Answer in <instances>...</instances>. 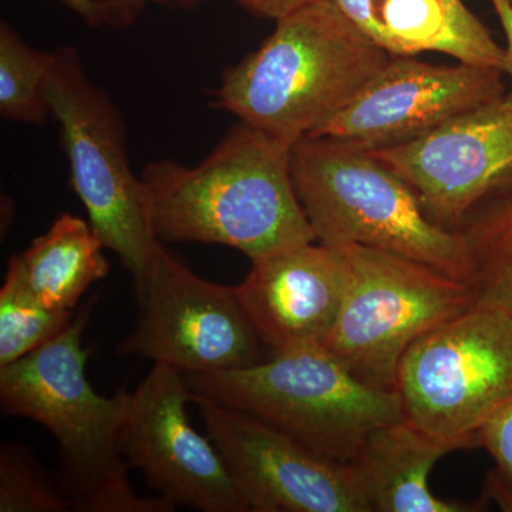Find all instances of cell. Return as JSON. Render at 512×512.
Masks as SVG:
<instances>
[{
    "label": "cell",
    "mask_w": 512,
    "mask_h": 512,
    "mask_svg": "<svg viewBox=\"0 0 512 512\" xmlns=\"http://www.w3.org/2000/svg\"><path fill=\"white\" fill-rule=\"evenodd\" d=\"M503 70L460 63L431 64L392 56L352 100L309 136L357 146H399L505 96Z\"/></svg>",
    "instance_id": "obj_12"
},
{
    "label": "cell",
    "mask_w": 512,
    "mask_h": 512,
    "mask_svg": "<svg viewBox=\"0 0 512 512\" xmlns=\"http://www.w3.org/2000/svg\"><path fill=\"white\" fill-rule=\"evenodd\" d=\"M510 2L512 3V0H510Z\"/></svg>",
    "instance_id": "obj_27"
},
{
    "label": "cell",
    "mask_w": 512,
    "mask_h": 512,
    "mask_svg": "<svg viewBox=\"0 0 512 512\" xmlns=\"http://www.w3.org/2000/svg\"><path fill=\"white\" fill-rule=\"evenodd\" d=\"M390 57L335 0H313L276 20L258 50L222 73L214 106L293 146L342 110Z\"/></svg>",
    "instance_id": "obj_3"
},
{
    "label": "cell",
    "mask_w": 512,
    "mask_h": 512,
    "mask_svg": "<svg viewBox=\"0 0 512 512\" xmlns=\"http://www.w3.org/2000/svg\"><path fill=\"white\" fill-rule=\"evenodd\" d=\"M291 150L238 121L195 167L147 164L140 178L154 235L235 248L251 262L316 241L293 187Z\"/></svg>",
    "instance_id": "obj_1"
},
{
    "label": "cell",
    "mask_w": 512,
    "mask_h": 512,
    "mask_svg": "<svg viewBox=\"0 0 512 512\" xmlns=\"http://www.w3.org/2000/svg\"><path fill=\"white\" fill-rule=\"evenodd\" d=\"M94 305L96 296L56 338L0 367V409L3 416L35 420L55 436V478L72 511H174L163 498L140 497L128 481L119 436L131 393L121 387L101 396L87 379L83 335Z\"/></svg>",
    "instance_id": "obj_2"
},
{
    "label": "cell",
    "mask_w": 512,
    "mask_h": 512,
    "mask_svg": "<svg viewBox=\"0 0 512 512\" xmlns=\"http://www.w3.org/2000/svg\"><path fill=\"white\" fill-rule=\"evenodd\" d=\"M396 392L407 420L464 450L512 396V311L478 298L414 342Z\"/></svg>",
    "instance_id": "obj_8"
},
{
    "label": "cell",
    "mask_w": 512,
    "mask_h": 512,
    "mask_svg": "<svg viewBox=\"0 0 512 512\" xmlns=\"http://www.w3.org/2000/svg\"><path fill=\"white\" fill-rule=\"evenodd\" d=\"M103 249L90 222L64 212L16 256L30 289L47 309L73 311L84 292L109 275Z\"/></svg>",
    "instance_id": "obj_17"
},
{
    "label": "cell",
    "mask_w": 512,
    "mask_h": 512,
    "mask_svg": "<svg viewBox=\"0 0 512 512\" xmlns=\"http://www.w3.org/2000/svg\"><path fill=\"white\" fill-rule=\"evenodd\" d=\"M480 447L494 460L495 470L488 474L485 497L512 511V396L481 427Z\"/></svg>",
    "instance_id": "obj_22"
},
{
    "label": "cell",
    "mask_w": 512,
    "mask_h": 512,
    "mask_svg": "<svg viewBox=\"0 0 512 512\" xmlns=\"http://www.w3.org/2000/svg\"><path fill=\"white\" fill-rule=\"evenodd\" d=\"M140 316L120 355L147 357L187 375L254 366L265 359L261 339L235 288L212 284L158 245L134 282Z\"/></svg>",
    "instance_id": "obj_9"
},
{
    "label": "cell",
    "mask_w": 512,
    "mask_h": 512,
    "mask_svg": "<svg viewBox=\"0 0 512 512\" xmlns=\"http://www.w3.org/2000/svg\"><path fill=\"white\" fill-rule=\"evenodd\" d=\"M72 511L55 477H50L28 448H0V512Z\"/></svg>",
    "instance_id": "obj_21"
},
{
    "label": "cell",
    "mask_w": 512,
    "mask_h": 512,
    "mask_svg": "<svg viewBox=\"0 0 512 512\" xmlns=\"http://www.w3.org/2000/svg\"><path fill=\"white\" fill-rule=\"evenodd\" d=\"M390 56L443 53L457 62L503 70L505 50L464 0H335Z\"/></svg>",
    "instance_id": "obj_15"
},
{
    "label": "cell",
    "mask_w": 512,
    "mask_h": 512,
    "mask_svg": "<svg viewBox=\"0 0 512 512\" xmlns=\"http://www.w3.org/2000/svg\"><path fill=\"white\" fill-rule=\"evenodd\" d=\"M73 318V311H52L36 298L13 255L0 289V367L56 338Z\"/></svg>",
    "instance_id": "obj_19"
},
{
    "label": "cell",
    "mask_w": 512,
    "mask_h": 512,
    "mask_svg": "<svg viewBox=\"0 0 512 512\" xmlns=\"http://www.w3.org/2000/svg\"><path fill=\"white\" fill-rule=\"evenodd\" d=\"M192 392L183 373L154 365L131 393L119 436L128 467L140 468L148 487L175 508L249 512V504L210 437L192 426Z\"/></svg>",
    "instance_id": "obj_10"
},
{
    "label": "cell",
    "mask_w": 512,
    "mask_h": 512,
    "mask_svg": "<svg viewBox=\"0 0 512 512\" xmlns=\"http://www.w3.org/2000/svg\"><path fill=\"white\" fill-rule=\"evenodd\" d=\"M205 431L254 512H370L352 464L320 456L284 431L192 393Z\"/></svg>",
    "instance_id": "obj_11"
},
{
    "label": "cell",
    "mask_w": 512,
    "mask_h": 512,
    "mask_svg": "<svg viewBox=\"0 0 512 512\" xmlns=\"http://www.w3.org/2000/svg\"><path fill=\"white\" fill-rule=\"evenodd\" d=\"M340 249L348 286L323 348L360 382L396 392L400 362L413 343L480 295L470 282L404 256L360 245Z\"/></svg>",
    "instance_id": "obj_6"
},
{
    "label": "cell",
    "mask_w": 512,
    "mask_h": 512,
    "mask_svg": "<svg viewBox=\"0 0 512 512\" xmlns=\"http://www.w3.org/2000/svg\"><path fill=\"white\" fill-rule=\"evenodd\" d=\"M80 16L89 26H113L117 28L116 13L106 0H59Z\"/></svg>",
    "instance_id": "obj_23"
},
{
    "label": "cell",
    "mask_w": 512,
    "mask_h": 512,
    "mask_svg": "<svg viewBox=\"0 0 512 512\" xmlns=\"http://www.w3.org/2000/svg\"><path fill=\"white\" fill-rule=\"evenodd\" d=\"M45 94L90 225L137 282L161 242L148 220L141 178L128 161L120 110L90 79L72 46L53 52Z\"/></svg>",
    "instance_id": "obj_7"
},
{
    "label": "cell",
    "mask_w": 512,
    "mask_h": 512,
    "mask_svg": "<svg viewBox=\"0 0 512 512\" xmlns=\"http://www.w3.org/2000/svg\"><path fill=\"white\" fill-rule=\"evenodd\" d=\"M370 151L413 188L434 224L457 232L477 205L512 187V106L503 97Z\"/></svg>",
    "instance_id": "obj_13"
},
{
    "label": "cell",
    "mask_w": 512,
    "mask_h": 512,
    "mask_svg": "<svg viewBox=\"0 0 512 512\" xmlns=\"http://www.w3.org/2000/svg\"><path fill=\"white\" fill-rule=\"evenodd\" d=\"M113 8L117 18V28H127L133 25L140 15L141 10L146 8L147 3H168L173 2L177 5L190 6L194 3L204 2V0H106Z\"/></svg>",
    "instance_id": "obj_24"
},
{
    "label": "cell",
    "mask_w": 512,
    "mask_h": 512,
    "mask_svg": "<svg viewBox=\"0 0 512 512\" xmlns=\"http://www.w3.org/2000/svg\"><path fill=\"white\" fill-rule=\"evenodd\" d=\"M346 286L342 249L313 241L252 261L235 292L262 345L275 355L325 345Z\"/></svg>",
    "instance_id": "obj_14"
},
{
    "label": "cell",
    "mask_w": 512,
    "mask_h": 512,
    "mask_svg": "<svg viewBox=\"0 0 512 512\" xmlns=\"http://www.w3.org/2000/svg\"><path fill=\"white\" fill-rule=\"evenodd\" d=\"M464 450L403 417L376 430L352 463L370 512H477L483 501L443 500L430 490L434 466L447 454Z\"/></svg>",
    "instance_id": "obj_16"
},
{
    "label": "cell",
    "mask_w": 512,
    "mask_h": 512,
    "mask_svg": "<svg viewBox=\"0 0 512 512\" xmlns=\"http://www.w3.org/2000/svg\"><path fill=\"white\" fill-rule=\"evenodd\" d=\"M237 2L255 15L278 20L313 0H237Z\"/></svg>",
    "instance_id": "obj_26"
},
{
    "label": "cell",
    "mask_w": 512,
    "mask_h": 512,
    "mask_svg": "<svg viewBox=\"0 0 512 512\" xmlns=\"http://www.w3.org/2000/svg\"><path fill=\"white\" fill-rule=\"evenodd\" d=\"M495 15L500 20L501 28L504 30L505 50L504 73L510 79V90L505 93L504 100L512 106V3L510 0H490Z\"/></svg>",
    "instance_id": "obj_25"
},
{
    "label": "cell",
    "mask_w": 512,
    "mask_h": 512,
    "mask_svg": "<svg viewBox=\"0 0 512 512\" xmlns=\"http://www.w3.org/2000/svg\"><path fill=\"white\" fill-rule=\"evenodd\" d=\"M53 52L29 46L9 22L0 23V116L42 126L50 114L45 83Z\"/></svg>",
    "instance_id": "obj_20"
},
{
    "label": "cell",
    "mask_w": 512,
    "mask_h": 512,
    "mask_svg": "<svg viewBox=\"0 0 512 512\" xmlns=\"http://www.w3.org/2000/svg\"><path fill=\"white\" fill-rule=\"evenodd\" d=\"M185 380L192 393L265 421L339 463L352 464L376 430L404 417L397 392L360 382L323 346Z\"/></svg>",
    "instance_id": "obj_5"
},
{
    "label": "cell",
    "mask_w": 512,
    "mask_h": 512,
    "mask_svg": "<svg viewBox=\"0 0 512 512\" xmlns=\"http://www.w3.org/2000/svg\"><path fill=\"white\" fill-rule=\"evenodd\" d=\"M291 175L320 244L380 249L474 285L463 235L434 224L413 188L372 151L338 138L306 136L292 146Z\"/></svg>",
    "instance_id": "obj_4"
},
{
    "label": "cell",
    "mask_w": 512,
    "mask_h": 512,
    "mask_svg": "<svg viewBox=\"0 0 512 512\" xmlns=\"http://www.w3.org/2000/svg\"><path fill=\"white\" fill-rule=\"evenodd\" d=\"M457 232L473 259L480 298L512 311V187L477 205Z\"/></svg>",
    "instance_id": "obj_18"
}]
</instances>
